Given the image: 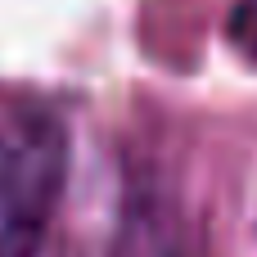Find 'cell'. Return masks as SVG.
Here are the masks:
<instances>
[{
	"label": "cell",
	"mask_w": 257,
	"mask_h": 257,
	"mask_svg": "<svg viewBox=\"0 0 257 257\" xmlns=\"http://www.w3.org/2000/svg\"><path fill=\"white\" fill-rule=\"evenodd\" d=\"M63 126L41 108L0 117V257H36L63 190Z\"/></svg>",
	"instance_id": "cell-1"
},
{
	"label": "cell",
	"mask_w": 257,
	"mask_h": 257,
	"mask_svg": "<svg viewBox=\"0 0 257 257\" xmlns=\"http://www.w3.org/2000/svg\"><path fill=\"white\" fill-rule=\"evenodd\" d=\"M230 36L244 54L257 59V0H239L235 14H230Z\"/></svg>",
	"instance_id": "cell-2"
}]
</instances>
